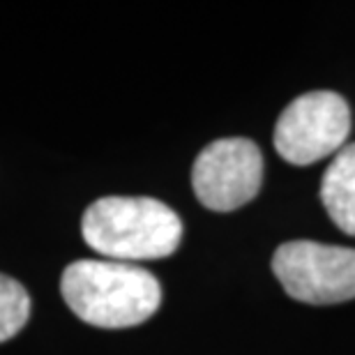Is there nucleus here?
Returning <instances> with one entry per match:
<instances>
[{
    "label": "nucleus",
    "mask_w": 355,
    "mask_h": 355,
    "mask_svg": "<svg viewBox=\"0 0 355 355\" xmlns=\"http://www.w3.org/2000/svg\"><path fill=\"white\" fill-rule=\"evenodd\" d=\"M67 307L97 328H132L162 302L159 282L146 268L120 261H76L60 279Z\"/></svg>",
    "instance_id": "obj_1"
},
{
    "label": "nucleus",
    "mask_w": 355,
    "mask_h": 355,
    "mask_svg": "<svg viewBox=\"0 0 355 355\" xmlns=\"http://www.w3.org/2000/svg\"><path fill=\"white\" fill-rule=\"evenodd\" d=\"M83 240L109 261L134 263L171 257L182 240V222L157 198L104 196L81 222Z\"/></svg>",
    "instance_id": "obj_2"
},
{
    "label": "nucleus",
    "mask_w": 355,
    "mask_h": 355,
    "mask_svg": "<svg viewBox=\"0 0 355 355\" xmlns=\"http://www.w3.org/2000/svg\"><path fill=\"white\" fill-rule=\"evenodd\" d=\"M351 109L330 90H314L293 99L275 127V150L295 166H309L346 148Z\"/></svg>",
    "instance_id": "obj_3"
},
{
    "label": "nucleus",
    "mask_w": 355,
    "mask_h": 355,
    "mask_svg": "<svg viewBox=\"0 0 355 355\" xmlns=\"http://www.w3.org/2000/svg\"><path fill=\"white\" fill-rule=\"evenodd\" d=\"M272 272L284 291L307 304H339L355 297V250L295 240L277 247Z\"/></svg>",
    "instance_id": "obj_4"
},
{
    "label": "nucleus",
    "mask_w": 355,
    "mask_h": 355,
    "mask_svg": "<svg viewBox=\"0 0 355 355\" xmlns=\"http://www.w3.org/2000/svg\"><path fill=\"white\" fill-rule=\"evenodd\" d=\"M263 182V157L250 139H217L191 168V187L208 210L231 212L259 194Z\"/></svg>",
    "instance_id": "obj_5"
},
{
    "label": "nucleus",
    "mask_w": 355,
    "mask_h": 355,
    "mask_svg": "<svg viewBox=\"0 0 355 355\" xmlns=\"http://www.w3.org/2000/svg\"><path fill=\"white\" fill-rule=\"evenodd\" d=\"M321 201L330 219L349 236H355V144L342 148L321 182Z\"/></svg>",
    "instance_id": "obj_6"
},
{
    "label": "nucleus",
    "mask_w": 355,
    "mask_h": 355,
    "mask_svg": "<svg viewBox=\"0 0 355 355\" xmlns=\"http://www.w3.org/2000/svg\"><path fill=\"white\" fill-rule=\"evenodd\" d=\"M31 316V295L12 277L0 275V342H7L24 328Z\"/></svg>",
    "instance_id": "obj_7"
}]
</instances>
